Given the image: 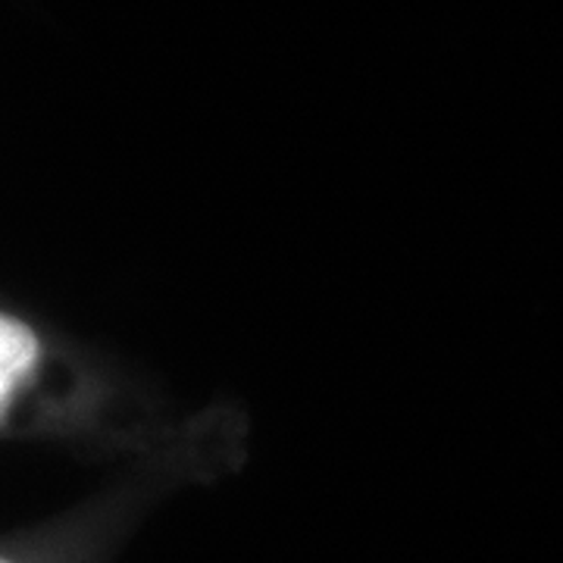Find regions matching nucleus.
Segmentation results:
<instances>
[{"mask_svg": "<svg viewBox=\"0 0 563 563\" xmlns=\"http://www.w3.org/2000/svg\"><path fill=\"white\" fill-rule=\"evenodd\" d=\"M161 385L38 307H0V435L81 463H132L179 432Z\"/></svg>", "mask_w": 563, "mask_h": 563, "instance_id": "f257e3e1", "label": "nucleus"}, {"mask_svg": "<svg viewBox=\"0 0 563 563\" xmlns=\"http://www.w3.org/2000/svg\"><path fill=\"white\" fill-rule=\"evenodd\" d=\"M251 420L235 401H213L181 420L157 451L125 463L117 479L41 523L7 529L0 563H113L147 514L188 485L220 483L247 463Z\"/></svg>", "mask_w": 563, "mask_h": 563, "instance_id": "f03ea898", "label": "nucleus"}]
</instances>
